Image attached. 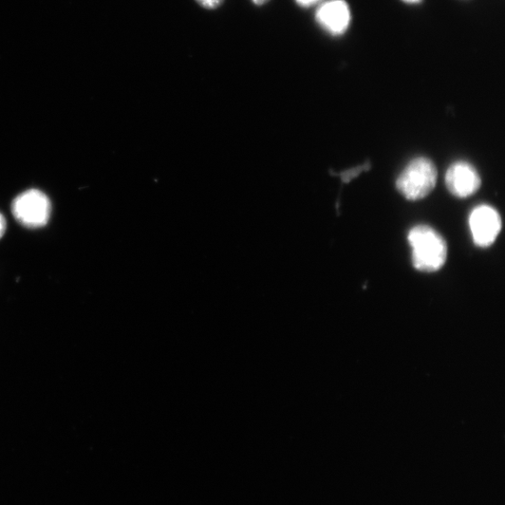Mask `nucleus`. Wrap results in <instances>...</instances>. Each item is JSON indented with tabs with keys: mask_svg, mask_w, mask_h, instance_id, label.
Returning a JSON list of instances; mask_svg holds the SVG:
<instances>
[{
	"mask_svg": "<svg viewBox=\"0 0 505 505\" xmlns=\"http://www.w3.org/2000/svg\"><path fill=\"white\" fill-rule=\"evenodd\" d=\"M321 0H296V3L302 7H310L313 6L318 3H320Z\"/></svg>",
	"mask_w": 505,
	"mask_h": 505,
	"instance_id": "nucleus-9",
	"label": "nucleus"
},
{
	"mask_svg": "<svg viewBox=\"0 0 505 505\" xmlns=\"http://www.w3.org/2000/svg\"><path fill=\"white\" fill-rule=\"evenodd\" d=\"M196 2L205 9L214 10L221 6L224 0H196Z\"/></svg>",
	"mask_w": 505,
	"mask_h": 505,
	"instance_id": "nucleus-8",
	"label": "nucleus"
},
{
	"mask_svg": "<svg viewBox=\"0 0 505 505\" xmlns=\"http://www.w3.org/2000/svg\"><path fill=\"white\" fill-rule=\"evenodd\" d=\"M6 232V220L4 216L0 214V239L3 238Z\"/></svg>",
	"mask_w": 505,
	"mask_h": 505,
	"instance_id": "nucleus-10",
	"label": "nucleus"
},
{
	"mask_svg": "<svg viewBox=\"0 0 505 505\" xmlns=\"http://www.w3.org/2000/svg\"><path fill=\"white\" fill-rule=\"evenodd\" d=\"M403 2L408 4H419L422 0H403Z\"/></svg>",
	"mask_w": 505,
	"mask_h": 505,
	"instance_id": "nucleus-12",
	"label": "nucleus"
},
{
	"mask_svg": "<svg viewBox=\"0 0 505 505\" xmlns=\"http://www.w3.org/2000/svg\"><path fill=\"white\" fill-rule=\"evenodd\" d=\"M316 22L332 36L346 32L351 23V12L345 0H330L315 13Z\"/></svg>",
	"mask_w": 505,
	"mask_h": 505,
	"instance_id": "nucleus-6",
	"label": "nucleus"
},
{
	"mask_svg": "<svg viewBox=\"0 0 505 505\" xmlns=\"http://www.w3.org/2000/svg\"><path fill=\"white\" fill-rule=\"evenodd\" d=\"M51 202L41 191L29 190L18 195L12 204L15 219L29 229H39L48 223Z\"/></svg>",
	"mask_w": 505,
	"mask_h": 505,
	"instance_id": "nucleus-3",
	"label": "nucleus"
},
{
	"mask_svg": "<svg viewBox=\"0 0 505 505\" xmlns=\"http://www.w3.org/2000/svg\"><path fill=\"white\" fill-rule=\"evenodd\" d=\"M445 183L449 192L458 198L465 199L478 191L481 178L472 164L457 161L448 167Z\"/></svg>",
	"mask_w": 505,
	"mask_h": 505,
	"instance_id": "nucleus-5",
	"label": "nucleus"
},
{
	"mask_svg": "<svg viewBox=\"0 0 505 505\" xmlns=\"http://www.w3.org/2000/svg\"><path fill=\"white\" fill-rule=\"evenodd\" d=\"M469 224L474 241L477 247L493 245L501 229L499 213L489 205H480L470 215Z\"/></svg>",
	"mask_w": 505,
	"mask_h": 505,
	"instance_id": "nucleus-4",
	"label": "nucleus"
},
{
	"mask_svg": "<svg viewBox=\"0 0 505 505\" xmlns=\"http://www.w3.org/2000/svg\"><path fill=\"white\" fill-rule=\"evenodd\" d=\"M368 167L369 165L366 164L362 167H354L352 168V170L343 173L342 174L343 181L346 183L349 182L354 177L358 176L362 171L368 170Z\"/></svg>",
	"mask_w": 505,
	"mask_h": 505,
	"instance_id": "nucleus-7",
	"label": "nucleus"
},
{
	"mask_svg": "<svg viewBox=\"0 0 505 505\" xmlns=\"http://www.w3.org/2000/svg\"><path fill=\"white\" fill-rule=\"evenodd\" d=\"M252 2L257 6H262L269 3L270 0H252Z\"/></svg>",
	"mask_w": 505,
	"mask_h": 505,
	"instance_id": "nucleus-11",
	"label": "nucleus"
},
{
	"mask_svg": "<svg viewBox=\"0 0 505 505\" xmlns=\"http://www.w3.org/2000/svg\"><path fill=\"white\" fill-rule=\"evenodd\" d=\"M437 170L432 160L418 158L411 160L397 179L400 193L409 200H419L435 190Z\"/></svg>",
	"mask_w": 505,
	"mask_h": 505,
	"instance_id": "nucleus-2",
	"label": "nucleus"
},
{
	"mask_svg": "<svg viewBox=\"0 0 505 505\" xmlns=\"http://www.w3.org/2000/svg\"><path fill=\"white\" fill-rule=\"evenodd\" d=\"M408 241L411 248V260L419 271L436 272L444 265L446 242L434 229L424 224L417 226L409 232Z\"/></svg>",
	"mask_w": 505,
	"mask_h": 505,
	"instance_id": "nucleus-1",
	"label": "nucleus"
}]
</instances>
